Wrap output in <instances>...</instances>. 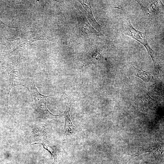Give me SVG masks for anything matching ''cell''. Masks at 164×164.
<instances>
[{
	"instance_id": "1",
	"label": "cell",
	"mask_w": 164,
	"mask_h": 164,
	"mask_svg": "<svg viewBox=\"0 0 164 164\" xmlns=\"http://www.w3.org/2000/svg\"><path fill=\"white\" fill-rule=\"evenodd\" d=\"M24 87L30 93L32 102L39 114L46 118H54L60 116L53 114L48 110L46 106V99L50 96L43 95L39 92L36 87L33 78H28L25 79Z\"/></svg>"
},
{
	"instance_id": "2",
	"label": "cell",
	"mask_w": 164,
	"mask_h": 164,
	"mask_svg": "<svg viewBox=\"0 0 164 164\" xmlns=\"http://www.w3.org/2000/svg\"><path fill=\"white\" fill-rule=\"evenodd\" d=\"M122 30L123 34L131 37L144 46L153 61L155 69H158L159 65L156 60V54L149 45L147 41L146 31L141 32L135 29L132 25L129 18L125 20L123 25Z\"/></svg>"
},
{
	"instance_id": "3",
	"label": "cell",
	"mask_w": 164,
	"mask_h": 164,
	"mask_svg": "<svg viewBox=\"0 0 164 164\" xmlns=\"http://www.w3.org/2000/svg\"><path fill=\"white\" fill-rule=\"evenodd\" d=\"M3 65L7 71L9 78V88L6 103L7 110L8 111V102L10 90L16 86L21 85L24 86L25 79L23 77L21 73L20 62L17 61L10 63H4Z\"/></svg>"
},
{
	"instance_id": "4",
	"label": "cell",
	"mask_w": 164,
	"mask_h": 164,
	"mask_svg": "<svg viewBox=\"0 0 164 164\" xmlns=\"http://www.w3.org/2000/svg\"><path fill=\"white\" fill-rule=\"evenodd\" d=\"M164 145L157 141L148 142L139 147L128 158L127 162L135 157L147 152H151L157 159L161 160L164 157Z\"/></svg>"
},
{
	"instance_id": "5",
	"label": "cell",
	"mask_w": 164,
	"mask_h": 164,
	"mask_svg": "<svg viewBox=\"0 0 164 164\" xmlns=\"http://www.w3.org/2000/svg\"><path fill=\"white\" fill-rule=\"evenodd\" d=\"M140 5L143 14L149 17L158 14L163 11V5L161 1L136 0Z\"/></svg>"
},
{
	"instance_id": "6",
	"label": "cell",
	"mask_w": 164,
	"mask_h": 164,
	"mask_svg": "<svg viewBox=\"0 0 164 164\" xmlns=\"http://www.w3.org/2000/svg\"><path fill=\"white\" fill-rule=\"evenodd\" d=\"M76 15L80 33L88 37L90 35H96L98 32L90 25L84 15L80 11H77Z\"/></svg>"
},
{
	"instance_id": "7",
	"label": "cell",
	"mask_w": 164,
	"mask_h": 164,
	"mask_svg": "<svg viewBox=\"0 0 164 164\" xmlns=\"http://www.w3.org/2000/svg\"><path fill=\"white\" fill-rule=\"evenodd\" d=\"M31 138L33 141L44 140L49 136V132L47 126L41 124L35 125L32 128Z\"/></svg>"
},
{
	"instance_id": "8",
	"label": "cell",
	"mask_w": 164,
	"mask_h": 164,
	"mask_svg": "<svg viewBox=\"0 0 164 164\" xmlns=\"http://www.w3.org/2000/svg\"><path fill=\"white\" fill-rule=\"evenodd\" d=\"M68 100L65 110L64 111L63 115L65 119V123L63 130V132L66 135H70L74 132L75 127L73 124L70 119V111L71 106V101L70 99L66 95Z\"/></svg>"
},
{
	"instance_id": "9",
	"label": "cell",
	"mask_w": 164,
	"mask_h": 164,
	"mask_svg": "<svg viewBox=\"0 0 164 164\" xmlns=\"http://www.w3.org/2000/svg\"><path fill=\"white\" fill-rule=\"evenodd\" d=\"M30 29V34L29 41V44L39 40H52L51 38L44 33L42 27H34Z\"/></svg>"
},
{
	"instance_id": "10",
	"label": "cell",
	"mask_w": 164,
	"mask_h": 164,
	"mask_svg": "<svg viewBox=\"0 0 164 164\" xmlns=\"http://www.w3.org/2000/svg\"><path fill=\"white\" fill-rule=\"evenodd\" d=\"M82 5L86 12L87 16L90 22L94 27L98 30H101L102 28L103 27L102 26L99 25L95 20L92 14L90 2L87 1H78Z\"/></svg>"
},
{
	"instance_id": "11",
	"label": "cell",
	"mask_w": 164,
	"mask_h": 164,
	"mask_svg": "<svg viewBox=\"0 0 164 164\" xmlns=\"http://www.w3.org/2000/svg\"><path fill=\"white\" fill-rule=\"evenodd\" d=\"M130 71L133 75L142 79L144 81L153 82L154 77L152 73L136 68L134 66L131 67Z\"/></svg>"
},
{
	"instance_id": "12",
	"label": "cell",
	"mask_w": 164,
	"mask_h": 164,
	"mask_svg": "<svg viewBox=\"0 0 164 164\" xmlns=\"http://www.w3.org/2000/svg\"><path fill=\"white\" fill-rule=\"evenodd\" d=\"M35 144L42 145L44 149L48 151L50 154L51 156L53 158V163L56 164L57 162L60 157V152L55 145L44 142L41 143H36L31 145Z\"/></svg>"
},
{
	"instance_id": "13",
	"label": "cell",
	"mask_w": 164,
	"mask_h": 164,
	"mask_svg": "<svg viewBox=\"0 0 164 164\" xmlns=\"http://www.w3.org/2000/svg\"><path fill=\"white\" fill-rule=\"evenodd\" d=\"M95 49H93L91 50L90 52L88 53L87 60H86L87 64L94 62L97 60V58L98 56L101 54V53L103 52L105 49L104 47L102 48L96 47Z\"/></svg>"
},
{
	"instance_id": "14",
	"label": "cell",
	"mask_w": 164,
	"mask_h": 164,
	"mask_svg": "<svg viewBox=\"0 0 164 164\" xmlns=\"http://www.w3.org/2000/svg\"><path fill=\"white\" fill-rule=\"evenodd\" d=\"M28 44H29V41H26L12 51L3 56L5 57L8 58L14 55H18L22 52V50Z\"/></svg>"
},
{
	"instance_id": "15",
	"label": "cell",
	"mask_w": 164,
	"mask_h": 164,
	"mask_svg": "<svg viewBox=\"0 0 164 164\" xmlns=\"http://www.w3.org/2000/svg\"><path fill=\"white\" fill-rule=\"evenodd\" d=\"M20 38L18 35L15 34L12 37L7 39L6 46L8 49H11L20 40Z\"/></svg>"
},
{
	"instance_id": "16",
	"label": "cell",
	"mask_w": 164,
	"mask_h": 164,
	"mask_svg": "<svg viewBox=\"0 0 164 164\" xmlns=\"http://www.w3.org/2000/svg\"><path fill=\"white\" fill-rule=\"evenodd\" d=\"M100 164H106V160L105 158L103 159Z\"/></svg>"
},
{
	"instance_id": "17",
	"label": "cell",
	"mask_w": 164,
	"mask_h": 164,
	"mask_svg": "<svg viewBox=\"0 0 164 164\" xmlns=\"http://www.w3.org/2000/svg\"><path fill=\"white\" fill-rule=\"evenodd\" d=\"M0 44H2V45H5L6 46V45L3 43H0Z\"/></svg>"
}]
</instances>
